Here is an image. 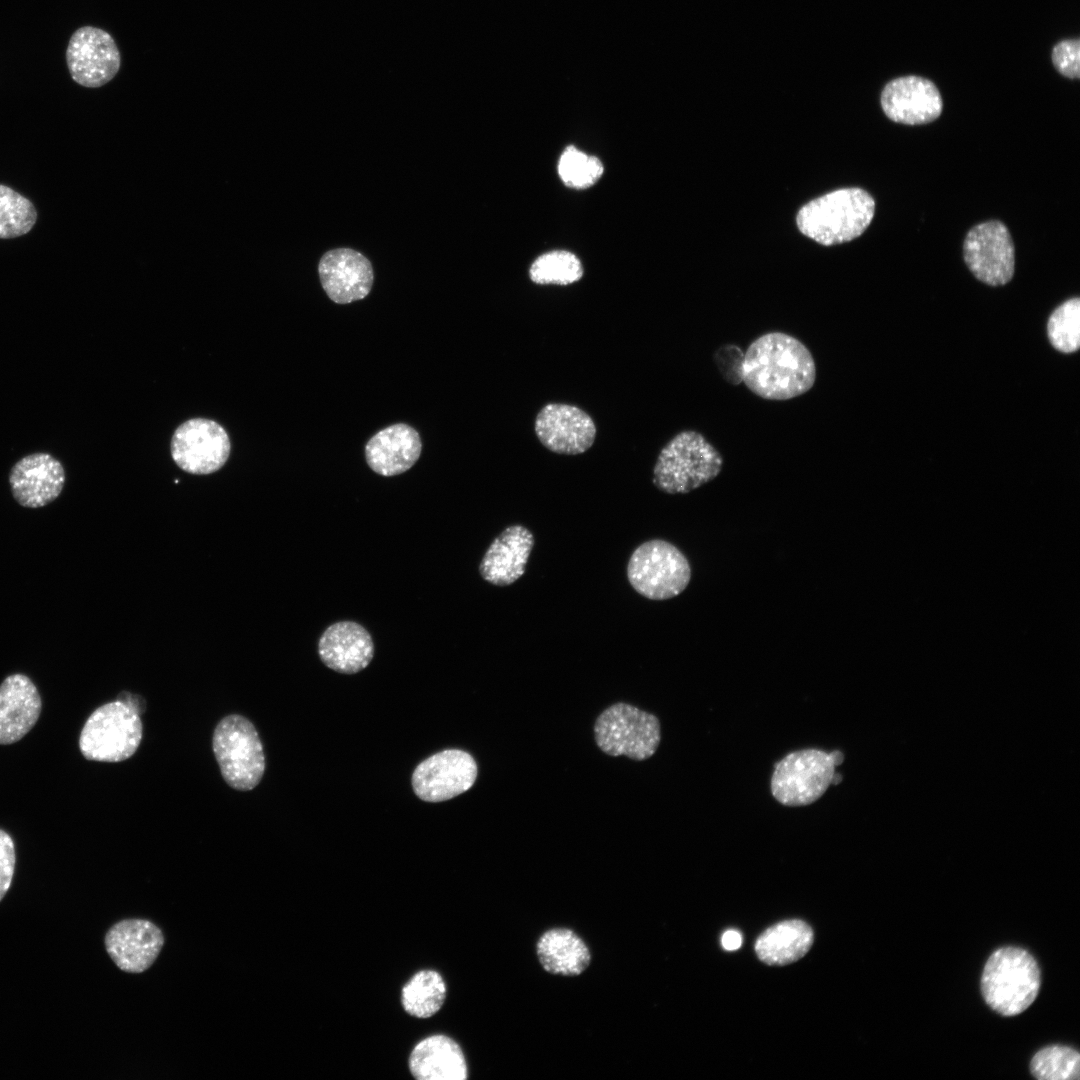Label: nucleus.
<instances>
[{
  "mask_svg": "<svg viewBox=\"0 0 1080 1080\" xmlns=\"http://www.w3.org/2000/svg\"><path fill=\"white\" fill-rule=\"evenodd\" d=\"M117 700L130 706L139 715L145 710V701L140 696L133 695L129 692L121 693Z\"/></svg>",
  "mask_w": 1080,
  "mask_h": 1080,
  "instance_id": "obj_36",
  "label": "nucleus"
},
{
  "mask_svg": "<svg viewBox=\"0 0 1080 1080\" xmlns=\"http://www.w3.org/2000/svg\"><path fill=\"white\" fill-rule=\"evenodd\" d=\"M15 863L13 840L8 833L0 829V901L11 885Z\"/></svg>",
  "mask_w": 1080,
  "mask_h": 1080,
  "instance_id": "obj_34",
  "label": "nucleus"
},
{
  "mask_svg": "<svg viewBox=\"0 0 1080 1080\" xmlns=\"http://www.w3.org/2000/svg\"><path fill=\"white\" fill-rule=\"evenodd\" d=\"M536 954L542 968L553 975H580L591 962L585 941L575 931L564 927L542 933L536 943Z\"/></svg>",
  "mask_w": 1080,
  "mask_h": 1080,
  "instance_id": "obj_24",
  "label": "nucleus"
},
{
  "mask_svg": "<svg viewBox=\"0 0 1080 1080\" xmlns=\"http://www.w3.org/2000/svg\"><path fill=\"white\" fill-rule=\"evenodd\" d=\"M212 746L221 774L236 790L255 788L265 771L262 742L254 725L245 717L232 714L216 726Z\"/></svg>",
  "mask_w": 1080,
  "mask_h": 1080,
  "instance_id": "obj_6",
  "label": "nucleus"
},
{
  "mask_svg": "<svg viewBox=\"0 0 1080 1080\" xmlns=\"http://www.w3.org/2000/svg\"><path fill=\"white\" fill-rule=\"evenodd\" d=\"M164 944L161 929L146 919H124L106 933L105 947L117 967L128 973L146 971Z\"/></svg>",
  "mask_w": 1080,
  "mask_h": 1080,
  "instance_id": "obj_16",
  "label": "nucleus"
},
{
  "mask_svg": "<svg viewBox=\"0 0 1080 1080\" xmlns=\"http://www.w3.org/2000/svg\"><path fill=\"white\" fill-rule=\"evenodd\" d=\"M36 219L37 212L30 200L0 184V239L27 234Z\"/></svg>",
  "mask_w": 1080,
  "mask_h": 1080,
  "instance_id": "obj_29",
  "label": "nucleus"
},
{
  "mask_svg": "<svg viewBox=\"0 0 1080 1080\" xmlns=\"http://www.w3.org/2000/svg\"><path fill=\"white\" fill-rule=\"evenodd\" d=\"M1041 972L1036 959L1027 950L1005 946L987 959L980 980L984 1001L1002 1016L1024 1012L1037 998Z\"/></svg>",
  "mask_w": 1080,
  "mask_h": 1080,
  "instance_id": "obj_3",
  "label": "nucleus"
},
{
  "mask_svg": "<svg viewBox=\"0 0 1080 1080\" xmlns=\"http://www.w3.org/2000/svg\"><path fill=\"white\" fill-rule=\"evenodd\" d=\"M477 777V764L467 752L448 749L422 761L412 775L414 793L426 802H441L469 790Z\"/></svg>",
  "mask_w": 1080,
  "mask_h": 1080,
  "instance_id": "obj_13",
  "label": "nucleus"
},
{
  "mask_svg": "<svg viewBox=\"0 0 1080 1080\" xmlns=\"http://www.w3.org/2000/svg\"><path fill=\"white\" fill-rule=\"evenodd\" d=\"M885 115L896 123L922 125L942 113L943 100L936 85L921 76L908 75L889 81L880 96Z\"/></svg>",
  "mask_w": 1080,
  "mask_h": 1080,
  "instance_id": "obj_15",
  "label": "nucleus"
},
{
  "mask_svg": "<svg viewBox=\"0 0 1080 1080\" xmlns=\"http://www.w3.org/2000/svg\"><path fill=\"white\" fill-rule=\"evenodd\" d=\"M66 63L71 78L81 86L97 88L112 80L121 64L112 36L94 26L78 28L70 37Z\"/></svg>",
  "mask_w": 1080,
  "mask_h": 1080,
  "instance_id": "obj_12",
  "label": "nucleus"
},
{
  "mask_svg": "<svg viewBox=\"0 0 1080 1080\" xmlns=\"http://www.w3.org/2000/svg\"><path fill=\"white\" fill-rule=\"evenodd\" d=\"M1051 59L1055 69L1064 77H1080V40L1066 39L1058 42L1052 49Z\"/></svg>",
  "mask_w": 1080,
  "mask_h": 1080,
  "instance_id": "obj_32",
  "label": "nucleus"
},
{
  "mask_svg": "<svg viewBox=\"0 0 1080 1080\" xmlns=\"http://www.w3.org/2000/svg\"><path fill=\"white\" fill-rule=\"evenodd\" d=\"M815 380L816 366L811 352L789 334H763L744 353L743 382L763 399L798 397L808 392Z\"/></svg>",
  "mask_w": 1080,
  "mask_h": 1080,
  "instance_id": "obj_1",
  "label": "nucleus"
},
{
  "mask_svg": "<svg viewBox=\"0 0 1080 1080\" xmlns=\"http://www.w3.org/2000/svg\"><path fill=\"white\" fill-rule=\"evenodd\" d=\"M409 1068L419 1080H464L468 1073L462 1049L445 1035L421 1040L410 1054Z\"/></svg>",
  "mask_w": 1080,
  "mask_h": 1080,
  "instance_id": "obj_23",
  "label": "nucleus"
},
{
  "mask_svg": "<svg viewBox=\"0 0 1080 1080\" xmlns=\"http://www.w3.org/2000/svg\"><path fill=\"white\" fill-rule=\"evenodd\" d=\"M583 276L578 257L565 250H555L539 256L529 269L532 282L540 285H569Z\"/></svg>",
  "mask_w": 1080,
  "mask_h": 1080,
  "instance_id": "obj_28",
  "label": "nucleus"
},
{
  "mask_svg": "<svg viewBox=\"0 0 1080 1080\" xmlns=\"http://www.w3.org/2000/svg\"><path fill=\"white\" fill-rule=\"evenodd\" d=\"M535 433L548 450L577 455L593 445L596 426L590 415L577 406L548 403L536 416Z\"/></svg>",
  "mask_w": 1080,
  "mask_h": 1080,
  "instance_id": "obj_14",
  "label": "nucleus"
},
{
  "mask_svg": "<svg viewBox=\"0 0 1080 1080\" xmlns=\"http://www.w3.org/2000/svg\"><path fill=\"white\" fill-rule=\"evenodd\" d=\"M1051 344L1059 351L1071 353L1080 346V300L1072 298L1061 304L1050 316L1047 325Z\"/></svg>",
  "mask_w": 1080,
  "mask_h": 1080,
  "instance_id": "obj_31",
  "label": "nucleus"
},
{
  "mask_svg": "<svg viewBox=\"0 0 1080 1080\" xmlns=\"http://www.w3.org/2000/svg\"><path fill=\"white\" fill-rule=\"evenodd\" d=\"M321 661L330 669L355 674L365 669L374 656V643L369 632L353 621L330 625L318 642Z\"/></svg>",
  "mask_w": 1080,
  "mask_h": 1080,
  "instance_id": "obj_19",
  "label": "nucleus"
},
{
  "mask_svg": "<svg viewBox=\"0 0 1080 1080\" xmlns=\"http://www.w3.org/2000/svg\"><path fill=\"white\" fill-rule=\"evenodd\" d=\"M141 739L140 715L117 700L100 706L88 717L80 733L79 748L88 760L120 762L136 752Z\"/></svg>",
  "mask_w": 1080,
  "mask_h": 1080,
  "instance_id": "obj_7",
  "label": "nucleus"
},
{
  "mask_svg": "<svg viewBox=\"0 0 1080 1080\" xmlns=\"http://www.w3.org/2000/svg\"><path fill=\"white\" fill-rule=\"evenodd\" d=\"M9 484L18 504L40 508L53 502L62 492L65 470L51 454L36 452L22 457L13 465Z\"/></svg>",
  "mask_w": 1080,
  "mask_h": 1080,
  "instance_id": "obj_18",
  "label": "nucleus"
},
{
  "mask_svg": "<svg viewBox=\"0 0 1080 1080\" xmlns=\"http://www.w3.org/2000/svg\"><path fill=\"white\" fill-rule=\"evenodd\" d=\"M170 451L182 470L205 475L223 467L229 458L231 443L226 430L216 421L193 418L175 430Z\"/></svg>",
  "mask_w": 1080,
  "mask_h": 1080,
  "instance_id": "obj_10",
  "label": "nucleus"
},
{
  "mask_svg": "<svg viewBox=\"0 0 1080 1080\" xmlns=\"http://www.w3.org/2000/svg\"><path fill=\"white\" fill-rule=\"evenodd\" d=\"M594 736L604 753L642 761L654 755L660 744V722L637 707L616 703L597 717Z\"/></svg>",
  "mask_w": 1080,
  "mask_h": 1080,
  "instance_id": "obj_9",
  "label": "nucleus"
},
{
  "mask_svg": "<svg viewBox=\"0 0 1080 1080\" xmlns=\"http://www.w3.org/2000/svg\"><path fill=\"white\" fill-rule=\"evenodd\" d=\"M721 944L727 951L737 950L742 944L741 934L736 930H727L722 935Z\"/></svg>",
  "mask_w": 1080,
  "mask_h": 1080,
  "instance_id": "obj_35",
  "label": "nucleus"
},
{
  "mask_svg": "<svg viewBox=\"0 0 1080 1080\" xmlns=\"http://www.w3.org/2000/svg\"><path fill=\"white\" fill-rule=\"evenodd\" d=\"M963 256L973 275L988 285H1004L1013 277L1014 244L1008 228L1000 221L972 227L964 240Z\"/></svg>",
  "mask_w": 1080,
  "mask_h": 1080,
  "instance_id": "obj_11",
  "label": "nucleus"
},
{
  "mask_svg": "<svg viewBox=\"0 0 1080 1080\" xmlns=\"http://www.w3.org/2000/svg\"><path fill=\"white\" fill-rule=\"evenodd\" d=\"M631 586L643 597L667 600L688 586L691 567L686 556L673 544L652 539L639 545L627 565Z\"/></svg>",
  "mask_w": 1080,
  "mask_h": 1080,
  "instance_id": "obj_8",
  "label": "nucleus"
},
{
  "mask_svg": "<svg viewBox=\"0 0 1080 1080\" xmlns=\"http://www.w3.org/2000/svg\"><path fill=\"white\" fill-rule=\"evenodd\" d=\"M318 273L324 291L337 304L365 298L374 281L370 261L351 248H336L324 253L318 264Z\"/></svg>",
  "mask_w": 1080,
  "mask_h": 1080,
  "instance_id": "obj_17",
  "label": "nucleus"
},
{
  "mask_svg": "<svg viewBox=\"0 0 1080 1080\" xmlns=\"http://www.w3.org/2000/svg\"><path fill=\"white\" fill-rule=\"evenodd\" d=\"M715 361L728 382L738 385L743 381L744 353L738 346L730 344L719 348Z\"/></svg>",
  "mask_w": 1080,
  "mask_h": 1080,
  "instance_id": "obj_33",
  "label": "nucleus"
},
{
  "mask_svg": "<svg viewBox=\"0 0 1080 1080\" xmlns=\"http://www.w3.org/2000/svg\"><path fill=\"white\" fill-rule=\"evenodd\" d=\"M446 997V985L434 970L417 972L402 989V1005L407 1013L418 1018H428L442 1007Z\"/></svg>",
  "mask_w": 1080,
  "mask_h": 1080,
  "instance_id": "obj_26",
  "label": "nucleus"
},
{
  "mask_svg": "<svg viewBox=\"0 0 1080 1080\" xmlns=\"http://www.w3.org/2000/svg\"><path fill=\"white\" fill-rule=\"evenodd\" d=\"M604 167L599 158L568 146L558 161V174L563 183L574 189H586L602 176Z\"/></svg>",
  "mask_w": 1080,
  "mask_h": 1080,
  "instance_id": "obj_30",
  "label": "nucleus"
},
{
  "mask_svg": "<svg viewBox=\"0 0 1080 1080\" xmlns=\"http://www.w3.org/2000/svg\"><path fill=\"white\" fill-rule=\"evenodd\" d=\"M840 751L825 752L804 749L787 754L775 764L771 777V793L781 804L790 807L806 806L818 800L834 783L841 780L835 773L843 762Z\"/></svg>",
  "mask_w": 1080,
  "mask_h": 1080,
  "instance_id": "obj_5",
  "label": "nucleus"
},
{
  "mask_svg": "<svg viewBox=\"0 0 1080 1080\" xmlns=\"http://www.w3.org/2000/svg\"><path fill=\"white\" fill-rule=\"evenodd\" d=\"M1030 1071L1039 1080H1079V1052L1069 1046H1046L1032 1057Z\"/></svg>",
  "mask_w": 1080,
  "mask_h": 1080,
  "instance_id": "obj_27",
  "label": "nucleus"
},
{
  "mask_svg": "<svg viewBox=\"0 0 1080 1080\" xmlns=\"http://www.w3.org/2000/svg\"><path fill=\"white\" fill-rule=\"evenodd\" d=\"M421 450L418 432L398 423L376 433L366 444L365 456L374 472L389 477L409 470L419 459Z\"/></svg>",
  "mask_w": 1080,
  "mask_h": 1080,
  "instance_id": "obj_22",
  "label": "nucleus"
},
{
  "mask_svg": "<svg viewBox=\"0 0 1080 1080\" xmlns=\"http://www.w3.org/2000/svg\"><path fill=\"white\" fill-rule=\"evenodd\" d=\"M534 546L532 532L524 526L505 528L490 544L479 565L481 577L496 586H508L525 572Z\"/></svg>",
  "mask_w": 1080,
  "mask_h": 1080,
  "instance_id": "obj_20",
  "label": "nucleus"
},
{
  "mask_svg": "<svg viewBox=\"0 0 1080 1080\" xmlns=\"http://www.w3.org/2000/svg\"><path fill=\"white\" fill-rule=\"evenodd\" d=\"M875 201L857 187L838 189L813 199L800 208L796 223L805 236L832 246L859 237L870 225Z\"/></svg>",
  "mask_w": 1080,
  "mask_h": 1080,
  "instance_id": "obj_2",
  "label": "nucleus"
},
{
  "mask_svg": "<svg viewBox=\"0 0 1080 1080\" xmlns=\"http://www.w3.org/2000/svg\"><path fill=\"white\" fill-rule=\"evenodd\" d=\"M41 712L39 692L29 677L12 674L0 685V744H12L35 725Z\"/></svg>",
  "mask_w": 1080,
  "mask_h": 1080,
  "instance_id": "obj_21",
  "label": "nucleus"
},
{
  "mask_svg": "<svg viewBox=\"0 0 1080 1080\" xmlns=\"http://www.w3.org/2000/svg\"><path fill=\"white\" fill-rule=\"evenodd\" d=\"M813 937V930L806 922L798 919L782 921L758 937L755 952L768 965H788L809 951Z\"/></svg>",
  "mask_w": 1080,
  "mask_h": 1080,
  "instance_id": "obj_25",
  "label": "nucleus"
},
{
  "mask_svg": "<svg viewBox=\"0 0 1080 1080\" xmlns=\"http://www.w3.org/2000/svg\"><path fill=\"white\" fill-rule=\"evenodd\" d=\"M720 452L699 432L685 430L660 451L653 484L668 494H686L715 479L721 472Z\"/></svg>",
  "mask_w": 1080,
  "mask_h": 1080,
  "instance_id": "obj_4",
  "label": "nucleus"
}]
</instances>
